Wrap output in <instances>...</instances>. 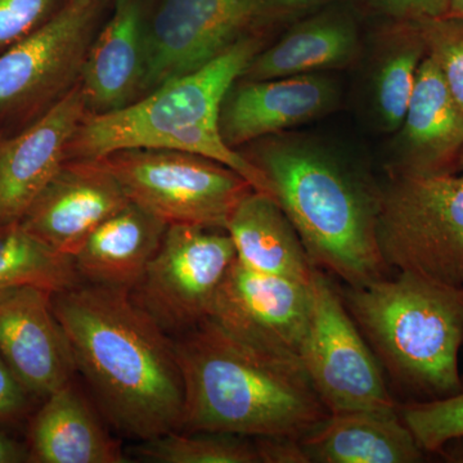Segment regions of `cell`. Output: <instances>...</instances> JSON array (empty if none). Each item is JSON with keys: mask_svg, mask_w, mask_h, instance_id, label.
I'll list each match as a JSON object with an SVG mask.
<instances>
[{"mask_svg": "<svg viewBox=\"0 0 463 463\" xmlns=\"http://www.w3.org/2000/svg\"><path fill=\"white\" fill-rule=\"evenodd\" d=\"M76 365L106 421L149 440L181 431L184 381L173 337L129 289L80 282L52 295Z\"/></svg>", "mask_w": 463, "mask_h": 463, "instance_id": "cell-1", "label": "cell"}, {"mask_svg": "<svg viewBox=\"0 0 463 463\" xmlns=\"http://www.w3.org/2000/svg\"><path fill=\"white\" fill-rule=\"evenodd\" d=\"M173 341L184 381L181 431L301 439L330 416L300 362L255 349L212 319Z\"/></svg>", "mask_w": 463, "mask_h": 463, "instance_id": "cell-2", "label": "cell"}, {"mask_svg": "<svg viewBox=\"0 0 463 463\" xmlns=\"http://www.w3.org/2000/svg\"><path fill=\"white\" fill-rule=\"evenodd\" d=\"M250 160L267 176L313 267L350 288L388 277L377 241L380 190L343 158L309 139L272 136Z\"/></svg>", "mask_w": 463, "mask_h": 463, "instance_id": "cell-3", "label": "cell"}, {"mask_svg": "<svg viewBox=\"0 0 463 463\" xmlns=\"http://www.w3.org/2000/svg\"><path fill=\"white\" fill-rule=\"evenodd\" d=\"M263 45L260 36L250 33L205 66L160 85L127 108L88 114L70 143L69 161H97L121 149H174L223 164L254 190L272 194L260 167L224 142L218 124L225 94Z\"/></svg>", "mask_w": 463, "mask_h": 463, "instance_id": "cell-4", "label": "cell"}, {"mask_svg": "<svg viewBox=\"0 0 463 463\" xmlns=\"http://www.w3.org/2000/svg\"><path fill=\"white\" fill-rule=\"evenodd\" d=\"M383 371L419 401L462 389L463 288L399 272L343 295Z\"/></svg>", "mask_w": 463, "mask_h": 463, "instance_id": "cell-5", "label": "cell"}, {"mask_svg": "<svg viewBox=\"0 0 463 463\" xmlns=\"http://www.w3.org/2000/svg\"><path fill=\"white\" fill-rule=\"evenodd\" d=\"M377 241L390 270L463 288V173H392L380 190Z\"/></svg>", "mask_w": 463, "mask_h": 463, "instance_id": "cell-6", "label": "cell"}, {"mask_svg": "<svg viewBox=\"0 0 463 463\" xmlns=\"http://www.w3.org/2000/svg\"><path fill=\"white\" fill-rule=\"evenodd\" d=\"M130 203L167 225L225 230L240 201L254 190L223 164L188 152L129 148L100 158Z\"/></svg>", "mask_w": 463, "mask_h": 463, "instance_id": "cell-7", "label": "cell"}, {"mask_svg": "<svg viewBox=\"0 0 463 463\" xmlns=\"http://www.w3.org/2000/svg\"><path fill=\"white\" fill-rule=\"evenodd\" d=\"M309 292L298 359L328 412L398 410L370 344L343 297L318 268Z\"/></svg>", "mask_w": 463, "mask_h": 463, "instance_id": "cell-8", "label": "cell"}, {"mask_svg": "<svg viewBox=\"0 0 463 463\" xmlns=\"http://www.w3.org/2000/svg\"><path fill=\"white\" fill-rule=\"evenodd\" d=\"M234 260L227 231L172 224L130 295L169 336H178L207 318Z\"/></svg>", "mask_w": 463, "mask_h": 463, "instance_id": "cell-9", "label": "cell"}, {"mask_svg": "<svg viewBox=\"0 0 463 463\" xmlns=\"http://www.w3.org/2000/svg\"><path fill=\"white\" fill-rule=\"evenodd\" d=\"M103 0H67L47 23L0 53V118L38 114L78 84Z\"/></svg>", "mask_w": 463, "mask_h": 463, "instance_id": "cell-10", "label": "cell"}, {"mask_svg": "<svg viewBox=\"0 0 463 463\" xmlns=\"http://www.w3.org/2000/svg\"><path fill=\"white\" fill-rule=\"evenodd\" d=\"M260 25L257 0H158L145 14L146 94L196 71Z\"/></svg>", "mask_w": 463, "mask_h": 463, "instance_id": "cell-11", "label": "cell"}, {"mask_svg": "<svg viewBox=\"0 0 463 463\" xmlns=\"http://www.w3.org/2000/svg\"><path fill=\"white\" fill-rule=\"evenodd\" d=\"M309 283L257 272L236 259L216 291L207 318L255 349L300 362Z\"/></svg>", "mask_w": 463, "mask_h": 463, "instance_id": "cell-12", "label": "cell"}, {"mask_svg": "<svg viewBox=\"0 0 463 463\" xmlns=\"http://www.w3.org/2000/svg\"><path fill=\"white\" fill-rule=\"evenodd\" d=\"M52 295L36 286L0 288V355L27 392L43 398L70 383L76 371Z\"/></svg>", "mask_w": 463, "mask_h": 463, "instance_id": "cell-13", "label": "cell"}, {"mask_svg": "<svg viewBox=\"0 0 463 463\" xmlns=\"http://www.w3.org/2000/svg\"><path fill=\"white\" fill-rule=\"evenodd\" d=\"M129 203L100 161L70 160L33 200L20 224L52 249L74 258L91 232Z\"/></svg>", "mask_w": 463, "mask_h": 463, "instance_id": "cell-14", "label": "cell"}, {"mask_svg": "<svg viewBox=\"0 0 463 463\" xmlns=\"http://www.w3.org/2000/svg\"><path fill=\"white\" fill-rule=\"evenodd\" d=\"M88 115L76 84L32 125L0 145V225L18 223L69 161V147Z\"/></svg>", "mask_w": 463, "mask_h": 463, "instance_id": "cell-15", "label": "cell"}, {"mask_svg": "<svg viewBox=\"0 0 463 463\" xmlns=\"http://www.w3.org/2000/svg\"><path fill=\"white\" fill-rule=\"evenodd\" d=\"M339 97V88L326 72L268 80L239 79L219 109V132L237 149L328 114Z\"/></svg>", "mask_w": 463, "mask_h": 463, "instance_id": "cell-16", "label": "cell"}, {"mask_svg": "<svg viewBox=\"0 0 463 463\" xmlns=\"http://www.w3.org/2000/svg\"><path fill=\"white\" fill-rule=\"evenodd\" d=\"M392 173L447 175L459 173L463 109L430 58H423L412 99L395 132Z\"/></svg>", "mask_w": 463, "mask_h": 463, "instance_id": "cell-17", "label": "cell"}, {"mask_svg": "<svg viewBox=\"0 0 463 463\" xmlns=\"http://www.w3.org/2000/svg\"><path fill=\"white\" fill-rule=\"evenodd\" d=\"M147 53L141 0H116L114 14L96 33L79 87L90 115L132 105L146 94Z\"/></svg>", "mask_w": 463, "mask_h": 463, "instance_id": "cell-18", "label": "cell"}, {"mask_svg": "<svg viewBox=\"0 0 463 463\" xmlns=\"http://www.w3.org/2000/svg\"><path fill=\"white\" fill-rule=\"evenodd\" d=\"M350 2L332 3L298 20L279 42L259 52L240 79L318 74L354 63L361 53V35Z\"/></svg>", "mask_w": 463, "mask_h": 463, "instance_id": "cell-19", "label": "cell"}, {"mask_svg": "<svg viewBox=\"0 0 463 463\" xmlns=\"http://www.w3.org/2000/svg\"><path fill=\"white\" fill-rule=\"evenodd\" d=\"M169 225L134 203L96 228L74 259L81 282L132 289L156 255Z\"/></svg>", "mask_w": 463, "mask_h": 463, "instance_id": "cell-20", "label": "cell"}, {"mask_svg": "<svg viewBox=\"0 0 463 463\" xmlns=\"http://www.w3.org/2000/svg\"><path fill=\"white\" fill-rule=\"evenodd\" d=\"M33 419L30 461L39 463H127L120 443L91 407L81 389L70 381L48 395Z\"/></svg>", "mask_w": 463, "mask_h": 463, "instance_id": "cell-21", "label": "cell"}, {"mask_svg": "<svg viewBox=\"0 0 463 463\" xmlns=\"http://www.w3.org/2000/svg\"><path fill=\"white\" fill-rule=\"evenodd\" d=\"M301 446L317 463H416L423 450L398 410L330 413Z\"/></svg>", "mask_w": 463, "mask_h": 463, "instance_id": "cell-22", "label": "cell"}, {"mask_svg": "<svg viewBox=\"0 0 463 463\" xmlns=\"http://www.w3.org/2000/svg\"><path fill=\"white\" fill-rule=\"evenodd\" d=\"M225 231L236 259L257 272L309 283L316 267L279 201L272 194L250 191L232 213Z\"/></svg>", "mask_w": 463, "mask_h": 463, "instance_id": "cell-23", "label": "cell"}, {"mask_svg": "<svg viewBox=\"0 0 463 463\" xmlns=\"http://www.w3.org/2000/svg\"><path fill=\"white\" fill-rule=\"evenodd\" d=\"M425 57V43L416 23L392 21L381 33L370 85L373 118L383 132L395 133L401 128Z\"/></svg>", "mask_w": 463, "mask_h": 463, "instance_id": "cell-24", "label": "cell"}, {"mask_svg": "<svg viewBox=\"0 0 463 463\" xmlns=\"http://www.w3.org/2000/svg\"><path fill=\"white\" fill-rule=\"evenodd\" d=\"M80 282L74 259L36 239L20 222L0 225V288L36 286L56 294Z\"/></svg>", "mask_w": 463, "mask_h": 463, "instance_id": "cell-25", "label": "cell"}, {"mask_svg": "<svg viewBox=\"0 0 463 463\" xmlns=\"http://www.w3.org/2000/svg\"><path fill=\"white\" fill-rule=\"evenodd\" d=\"M134 456L152 463H260L254 439L213 431H172L141 441Z\"/></svg>", "mask_w": 463, "mask_h": 463, "instance_id": "cell-26", "label": "cell"}, {"mask_svg": "<svg viewBox=\"0 0 463 463\" xmlns=\"http://www.w3.org/2000/svg\"><path fill=\"white\" fill-rule=\"evenodd\" d=\"M398 412L423 452L437 453L463 435V386L450 397L398 405Z\"/></svg>", "mask_w": 463, "mask_h": 463, "instance_id": "cell-27", "label": "cell"}, {"mask_svg": "<svg viewBox=\"0 0 463 463\" xmlns=\"http://www.w3.org/2000/svg\"><path fill=\"white\" fill-rule=\"evenodd\" d=\"M426 56L438 67L453 99L463 109V17L455 14L416 23Z\"/></svg>", "mask_w": 463, "mask_h": 463, "instance_id": "cell-28", "label": "cell"}, {"mask_svg": "<svg viewBox=\"0 0 463 463\" xmlns=\"http://www.w3.org/2000/svg\"><path fill=\"white\" fill-rule=\"evenodd\" d=\"M67 0H0V53L35 32Z\"/></svg>", "mask_w": 463, "mask_h": 463, "instance_id": "cell-29", "label": "cell"}, {"mask_svg": "<svg viewBox=\"0 0 463 463\" xmlns=\"http://www.w3.org/2000/svg\"><path fill=\"white\" fill-rule=\"evenodd\" d=\"M374 14L402 23H419L449 14V0H359Z\"/></svg>", "mask_w": 463, "mask_h": 463, "instance_id": "cell-30", "label": "cell"}, {"mask_svg": "<svg viewBox=\"0 0 463 463\" xmlns=\"http://www.w3.org/2000/svg\"><path fill=\"white\" fill-rule=\"evenodd\" d=\"M27 389L0 355V423L17 420L25 411Z\"/></svg>", "mask_w": 463, "mask_h": 463, "instance_id": "cell-31", "label": "cell"}, {"mask_svg": "<svg viewBox=\"0 0 463 463\" xmlns=\"http://www.w3.org/2000/svg\"><path fill=\"white\" fill-rule=\"evenodd\" d=\"M341 0H257L261 25L273 21L307 16L332 3Z\"/></svg>", "mask_w": 463, "mask_h": 463, "instance_id": "cell-32", "label": "cell"}, {"mask_svg": "<svg viewBox=\"0 0 463 463\" xmlns=\"http://www.w3.org/2000/svg\"><path fill=\"white\" fill-rule=\"evenodd\" d=\"M260 463H307L301 439L289 437L255 438Z\"/></svg>", "mask_w": 463, "mask_h": 463, "instance_id": "cell-33", "label": "cell"}, {"mask_svg": "<svg viewBox=\"0 0 463 463\" xmlns=\"http://www.w3.org/2000/svg\"><path fill=\"white\" fill-rule=\"evenodd\" d=\"M30 461L29 449L0 431V463Z\"/></svg>", "mask_w": 463, "mask_h": 463, "instance_id": "cell-34", "label": "cell"}, {"mask_svg": "<svg viewBox=\"0 0 463 463\" xmlns=\"http://www.w3.org/2000/svg\"><path fill=\"white\" fill-rule=\"evenodd\" d=\"M437 453L447 462L463 463V435L447 441Z\"/></svg>", "mask_w": 463, "mask_h": 463, "instance_id": "cell-35", "label": "cell"}, {"mask_svg": "<svg viewBox=\"0 0 463 463\" xmlns=\"http://www.w3.org/2000/svg\"><path fill=\"white\" fill-rule=\"evenodd\" d=\"M449 14L463 17V0H449Z\"/></svg>", "mask_w": 463, "mask_h": 463, "instance_id": "cell-36", "label": "cell"}, {"mask_svg": "<svg viewBox=\"0 0 463 463\" xmlns=\"http://www.w3.org/2000/svg\"><path fill=\"white\" fill-rule=\"evenodd\" d=\"M459 173H463V151L461 155V161H459Z\"/></svg>", "mask_w": 463, "mask_h": 463, "instance_id": "cell-37", "label": "cell"}]
</instances>
